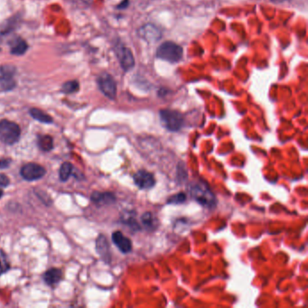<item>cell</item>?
I'll list each match as a JSON object with an SVG mask.
<instances>
[{
	"label": "cell",
	"instance_id": "cell-13",
	"mask_svg": "<svg viewBox=\"0 0 308 308\" xmlns=\"http://www.w3.org/2000/svg\"><path fill=\"white\" fill-rule=\"evenodd\" d=\"M44 280L49 286H55L62 280V271L58 268H51L44 276Z\"/></svg>",
	"mask_w": 308,
	"mask_h": 308
},
{
	"label": "cell",
	"instance_id": "cell-25",
	"mask_svg": "<svg viewBox=\"0 0 308 308\" xmlns=\"http://www.w3.org/2000/svg\"><path fill=\"white\" fill-rule=\"evenodd\" d=\"M2 195H3V192H2V191H1V190H0V197H1V196H2Z\"/></svg>",
	"mask_w": 308,
	"mask_h": 308
},
{
	"label": "cell",
	"instance_id": "cell-4",
	"mask_svg": "<svg viewBox=\"0 0 308 308\" xmlns=\"http://www.w3.org/2000/svg\"><path fill=\"white\" fill-rule=\"evenodd\" d=\"M20 134V127L17 124L7 119L0 121V140L5 144H16L19 140Z\"/></svg>",
	"mask_w": 308,
	"mask_h": 308
},
{
	"label": "cell",
	"instance_id": "cell-20",
	"mask_svg": "<svg viewBox=\"0 0 308 308\" xmlns=\"http://www.w3.org/2000/svg\"><path fill=\"white\" fill-rule=\"evenodd\" d=\"M9 269V262L8 256L4 251L0 250V276Z\"/></svg>",
	"mask_w": 308,
	"mask_h": 308
},
{
	"label": "cell",
	"instance_id": "cell-24",
	"mask_svg": "<svg viewBox=\"0 0 308 308\" xmlns=\"http://www.w3.org/2000/svg\"><path fill=\"white\" fill-rule=\"evenodd\" d=\"M127 6H128V0H123L122 2H121V4H119L118 6V8L119 9H125V8H127Z\"/></svg>",
	"mask_w": 308,
	"mask_h": 308
},
{
	"label": "cell",
	"instance_id": "cell-23",
	"mask_svg": "<svg viewBox=\"0 0 308 308\" xmlns=\"http://www.w3.org/2000/svg\"><path fill=\"white\" fill-rule=\"evenodd\" d=\"M9 185V177H7V176H5L3 174H0V185L3 186V187H6V186H8Z\"/></svg>",
	"mask_w": 308,
	"mask_h": 308
},
{
	"label": "cell",
	"instance_id": "cell-9",
	"mask_svg": "<svg viewBox=\"0 0 308 308\" xmlns=\"http://www.w3.org/2000/svg\"><path fill=\"white\" fill-rule=\"evenodd\" d=\"M139 35L143 40L148 42L149 44L156 43L158 40H160L161 37H162L160 30L157 28L156 25H152V24H147V25H143L142 27H140L139 30Z\"/></svg>",
	"mask_w": 308,
	"mask_h": 308
},
{
	"label": "cell",
	"instance_id": "cell-16",
	"mask_svg": "<svg viewBox=\"0 0 308 308\" xmlns=\"http://www.w3.org/2000/svg\"><path fill=\"white\" fill-rule=\"evenodd\" d=\"M30 115L32 116L33 119H37L42 123L50 124L53 122V118L48 114H46V112L39 110V109H31L30 110Z\"/></svg>",
	"mask_w": 308,
	"mask_h": 308
},
{
	"label": "cell",
	"instance_id": "cell-11",
	"mask_svg": "<svg viewBox=\"0 0 308 308\" xmlns=\"http://www.w3.org/2000/svg\"><path fill=\"white\" fill-rule=\"evenodd\" d=\"M96 247H97V251L100 255V257L105 261L110 262L111 253H110V246H109L107 238H105L103 235H100L98 239H97Z\"/></svg>",
	"mask_w": 308,
	"mask_h": 308
},
{
	"label": "cell",
	"instance_id": "cell-17",
	"mask_svg": "<svg viewBox=\"0 0 308 308\" xmlns=\"http://www.w3.org/2000/svg\"><path fill=\"white\" fill-rule=\"evenodd\" d=\"M38 146L41 148L43 151H50L54 148V142L52 136H39L38 140Z\"/></svg>",
	"mask_w": 308,
	"mask_h": 308
},
{
	"label": "cell",
	"instance_id": "cell-10",
	"mask_svg": "<svg viewBox=\"0 0 308 308\" xmlns=\"http://www.w3.org/2000/svg\"><path fill=\"white\" fill-rule=\"evenodd\" d=\"M112 241L122 253H128L131 251L132 243L130 238L124 236L121 231H115L112 234Z\"/></svg>",
	"mask_w": 308,
	"mask_h": 308
},
{
	"label": "cell",
	"instance_id": "cell-2",
	"mask_svg": "<svg viewBox=\"0 0 308 308\" xmlns=\"http://www.w3.org/2000/svg\"><path fill=\"white\" fill-rule=\"evenodd\" d=\"M184 51L181 46L174 42L167 41L164 42L157 48L156 56L165 62L176 63L181 60Z\"/></svg>",
	"mask_w": 308,
	"mask_h": 308
},
{
	"label": "cell",
	"instance_id": "cell-22",
	"mask_svg": "<svg viewBox=\"0 0 308 308\" xmlns=\"http://www.w3.org/2000/svg\"><path fill=\"white\" fill-rule=\"evenodd\" d=\"M142 222L144 224L145 226L148 227V228H152L156 223V219L153 217L152 214L150 213H146L143 214V216L141 217Z\"/></svg>",
	"mask_w": 308,
	"mask_h": 308
},
{
	"label": "cell",
	"instance_id": "cell-7",
	"mask_svg": "<svg viewBox=\"0 0 308 308\" xmlns=\"http://www.w3.org/2000/svg\"><path fill=\"white\" fill-rule=\"evenodd\" d=\"M20 174L26 181H36L45 176L46 169L40 164L29 163L21 168Z\"/></svg>",
	"mask_w": 308,
	"mask_h": 308
},
{
	"label": "cell",
	"instance_id": "cell-15",
	"mask_svg": "<svg viewBox=\"0 0 308 308\" xmlns=\"http://www.w3.org/2000/svg\"><path fill=\"white\" fill-rule=\"evenodd\" d=\"M17 69L14 66L6 65L0 67V82L11 81L15 76Z\"/></svg>",
	"mask_w": 308,
	"mask_h": 308
},
{
	"label": "cell",
	"instance_id": "cell-8",
	"mask_svg": "<svg viewBox=\"0 0 308 308\" xmlns=\"http://www.w3.org/2000/svg\"><path fill=\"white\" fill-rule=\"evenodd\" d=\"M134 183L140 189H150L156 185V179L151 173L140 170L134 175Z\"/></svg>",
	"mask_w": 308,
	"mask_h": 308
},
{
	"label": "cell",
	"instance_id": "cell-6",
	"mask_svg": "<svg viewBox=\"0 0 308 308\" xmlns=\"http://www.w3.org/2000/svg\"><path fill=\"white\" fill-rule=\"evenodd\" d=\"M117 57L124 71H130L135 66V59L131 51L123 45H118L115 48Z\"/></svg>",
	"mask_w": 308,
	"mask_h": 308
},
{
	"label": "cell",
	"instance_id": "cell-26",
	"mask_svg": "<svg viewBox=\"0 0 308 308\" xmlns=\"http://www.w3.org/2000/svg\"><path fill=\"white\" fill-rule=\"evenodd\" d=\"M277 1H280V2H281V1H283V0H277Z\"/></svg>",
	"mask_w": 308,
	"mask_h": 308
},
{
	"label": "cell",
	"instance_id": "cell-3",
	"mask_svg": "<svg viewBox=\"0 0 308 308\" xmlns=\"http://www.w3.org/2000/svg\"><path fill=\"white\" fill-rule=\"evenodd\" d=\"M159 116L161 124L169 131L177 132L180 130L185 123L184 116L180 112L174 110H162Z\"/></svg>",
	"mask_w": 308,
	"mask_h": 308
},
{
	"label": "cell",
	"instance_id": "cell-5",
	"mask_svg": "<svg viewBox=\"0 0 308 308\" xmlns=\"http://www.w3.org/2000/svg\"><path fill=\"white\" fill-rule=\"evenodd\" d=\"M99 90L109 99H114L117 95V84L110 74H102L98 79Z\"/></svg>",
	"mask_w": 308,
	"mask_h": 308
},
{
	"label": "cell",
	"instance_id": "cell-21",
	"mask_svg": "<svg viewBox=\"0 0 308 308\" xmlns=\"http://www.w3.org/2000/svg\"><path fill=\"white\" fill-rule=\"evenodd\" d=\"M185 200H186V196H185V193H177V194L173 195L172 197L169 198L167 203H169V204H181L183 202H185Z\"/></svg>",
	"mask_w": 308,
	"mask_h": 308
},
{
	"label": "cell",
	"instance_id": "cell-14",
	"mask_svg": "<svg viewBox=\"0 0 308 308\" xmlns=\"http://www.w3.org/2000/svg\"><path fill=\"white\" fill-rule=\"evenodd\" d=\"M28 49V46L25 40L22 38H17L11 43V54L15 55H22L25 54L26 50Z\"/></svg>",
	"mask_w": 308,
	"mask_h": 308
},
{
	"label": "cell",
	"instance_id": "cell-12",
	"mask_svg": "<svg viewBox=\"0 0 308 308\" xmlns=\"http://www.w3.org/2000/svg\"><path fill=\"white\" fill-rule=\"evenodd\" d=\"M91 200L96 204L104 206V204H111L116 200L114 194L111 193H94L91 196Z\"/></svg>",
	"mask_w": 308,
	"mask_h": 308
},
{
	"label": "cell",
	"instance_id": "cell-19",
	"mask_svg": "<svg viewBox=\"0 0 308 308\" xmlns=\"http://www.w3.org/2000/svg\"><path fill=\"white\" fill-rule=\"evenodd\" d=\"M79 89H80V84L78 82L70 81V82H65L62 85V91L65 94H72V93L78 91Z\"/></svg>",
	"mask_w": 308,
	"mask_h": 308
},
{
	"label": "cell",
	"instance_id": "cell-18",
	"mask_svg": "<svg viewBox=\"0 0 308 308\" xmlns=\"http://www.w3.org/2000/svg\"><path fill=\"white\" fill-rule=\"evenodd\" d=\"M73 169H74V167H73L71 163H68V162L63 163L61 166V168H60V171H59L60 179L62 182L67 181L69 179V177H71L72 173H73Z\"/></svg>",
	"mask_w": 308,
	"mask_h": 308
},
{
	"label": "cell",
	"instance_id": "cell-1",
	"mask_svg": "<svg viewBox=\"0 0 308 308\" xmlns=\"http://www.w3.org/2000/svg\"><path fill=\"white\" fill-rule=\"evenodd\" d=\"M190 194L194 201L206 208H214L216 206V198L209 186L203 183L194 184L190 187Z\"/></svg>",
	"mask_w": 308,
	"mask_h": 308
}]
</instances>
